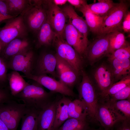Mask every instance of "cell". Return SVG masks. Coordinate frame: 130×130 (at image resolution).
<instances>
[{"label":"cell","mask_w":130,"mask_h":130,"mask_svg":"<svg viewBox=\"0 0 130 130\" xmlns=\"http://www.w3.org/2000/svg\"><path fill=\"white\" fill-rule=\"evenodd\" d=\"M33 81L13 97L17 101H22L29 109L41 110L56 98H53L54 93L48 92L42 85Z\"/></svg>","instance_id":"6da1fadb"},{"label":"cell","mask_w":130,"mask_h":130,"mask_svg":"<svg viewBox=\"0 0 130 130\" xmlns=\"http://www.w3.org/2000/svg\"><path fill=\"white\" fill-rule=\"evenodd\" d=\"M82 79L78 88L79 99L85 105L88 116L96 120L99 95L91 79L84 70L81 72Z\"/></svg>","instance_id":"7a4b0ae2"},{"label":"cell","mask_w":130,"mask_h":130,"mask_svg":"<svg viewBox=\"0 0 130 130\" xmlns=\"http://www.w3.org/2000/svg\"><path fill=\"white\" fill-rule=\"evenodd\" d=\"M15 99L0 105V118L9 130H17L23 117L30 110Z\"/></svg>","instance_id":"3957f363"},{"label":"cell","mask_w":130,"mask_h":130,"mask_svg":"<svg viewBox=\"0 0 130 130\" xmlns=\"http://www.w3.org/2000/svg\"><path fill=\"white\" fill-rule=\"evenodd\" d=\"M129 5L127 1L121 0L110 9L103 16L99 35L116 31L121 32L123 20Z\"/></svg>","instance_id":"277c9868"},{"label":"cell","mask_w":130,"mask_h":130,"mask_svg":"<svg viewBox=\"0 0 130 130\" xmlns=\"http://www.w3.org/2000/svg\"><path fill=\"white\" fill-rule=\"evenodd\" d=\"M53 44L56 49V54L68 63L79 75H81L84 70V59L63 37L57 34Z\"/></svg>","instance_id":"5b68a950"},{"label":"cell","mask_w":130,"mask_h":130,"mask_svg":"<svg viewBox=\"0 0 130 130\" xmlns=\"http://www.w3.org/2000/svg\"><path fill=\"white\" fill-rule=\"evenodd\" d=\"M127 119L106 99H99L96 115L98 121L104 130H110L119 123Z\"/></svg>","instance_id":"8992f818"},{"label":"cell","mask_w":130,"mask_h":130,"mask_svg":"<svg viewBox=\"0 0 130 130\" xmlns=\"http://www.w3.org/2000/svg\"><path fill=\"white\" fill-rule=\"evenodd\" d=\"M5 22V25L0 28V42L3 48L13 39L27 36L29 33L23 15L9 19Z\"/></svg>","instance_id":"52a82bcc"},{"label":"cell","mask_w":130,"mask_h":130,"mask_svg":"<svg viewBox=\"0 0 130 130\" xmlns=\"http://www.w3.org/2000/svg\"><path fill=\"white\" fill-rule=\"evenodd\" d=\"M23 17L29 32L37 33L47 19L46 9L43 0H32V6L23 15Z\"/></svg>","instance_id":"ba28073f"},{"label":"cell","mask_w":130,"mask_h":130,"mask_svg":"<svg viewBox=\"0 0 130 130\" xmlns=\"http://www.w3.org/2000/svg\"><path fill=\"white\" fill-rule=\"evenodd\" d=\"M37 56L33 49L16 55L7 61L8 69L31 74Z\"/></svg>","instance_id":"9c48e42d"},{"label":"cell","mask_w":130,"mask_h":130,"mask_svg":"<svg viewBox=\"0 0 130 130\" xmlns=\"http://www.w3.org/2000/svg\"><path fill=\"white\" fill-rule=\"evenodd\" d=\"M96 38L88 44L85 55L91 65H93L101 59L108 56V33L97 35Z\"/></svg>","instance_id":"30bf717a"},{"label":"cell","mask_w":130,"mask_h":130,"mask_svg":"<svg viewBox=\"0 0 130 130\" xmlns=\"http://www.w3.org/2000/svg\"><path fill=\"white\" fill-rule=\"evenodd\" d=\"M46 9L47 19L55 32L63 37L64 29L66 24V15L58 6L51 0H43Z\"/></svg>","instance_id":"8fae6325"},{"label":"cell","mask_w":130,"mask_h":130,"mask_svg":"<svg viewBox=\"0 0 130 130\" xmlns=\"http://www.w3.org/2000/svg\"><path fill=\"white\" fill-rule=\"evenodd\" d=\"M92 75L93 80L91 79L99 95L105 92L115 83L109 64H102L95 69Z\"/></svg>","instance_id":"7c38bea8"},{"label":"cell","mask_w":130,"mask_h":130,"mask_svg":"<svg viewBox=\"0 0 130 130\" xmlns=\"http://www.w3.org/2000/svg\"><path fill=\"white\" fill-rule=\"evenodd\" d=\"M22 76L24 78L30 79L39 83L48 89L52 93H58L63 96L72 97L75 96L72 90L60 80L57 81L46 75H36L30 74Z\"/></svg>","instance_id":"4fadbf2b"},{"label":"cell","mask_w":130,"mask_h":130,"mask_svg":"<svg viewBox=\"0 0 130 130\" xmlns=\"http://www.w3.org/2000/svg\"><path fill=\"white\" fill-rule=\"evenodd\" d=\"M63 38L83 58H85L86 51L88 44L83 35L74 27L69 21L66 24L63 32Z\"/></svg>","instance_id":"5bb4252c"},{"label":"cell","mask_w":130,"mask_h":130,"mask_svg":"<svg viewBox=\"0 0 130 130\" xmlns=\"http://www.w3.org/2000/svg\"><path fill=\"white\" fill-rule=\"evenodd\" d=\"M56 64L55 54L43 52L37 56L31 74L38 75L49 74L56 78L57 77L55 71Z\"/></svg>","instance_id":"9a60e30c"},{"label":"cell","mask_w":130,"mask_h":130,"mask_svg":"<svg viewBox=\"0 0 130 130\" xmlns=\"http://www.w3.org/2000/svg\"><path fill=\"white\" fill-rule=\"evenodd\" d=\"M33 49V42L28 36L12 40L3 48L0 55L7 61L12 57Z\"/></svg>","instance_id":"2e32d148"},{"label":"cell","mask_w":130,"mask_h":130,"mask_svg":"<svg viewBox=\"0 0 130 130\" xmlns=\"http://www.w3.org/2000/svg\"><path fill=\"white\" fill-rule=\"evenodd\" d=\"M56 74L59 80L72 90L77 83L79 75L66 61L55 54Z\"/></svg>","instance_id":"e0dca14e"},{"label":"cell","mask_w":130,"mask_h":130,"mask_svg":"<svg viewBox=\"0 0 130 130\" xmlns=\"http://www.w3.org/2000/svg\"><path fill=\"white\" fill-rule=\"evenodd\" d=\"M56 98L40 111L37 121V130H54L56 103Z\"/></svg>","instance_id":"ac0fdd59"},{"label":"cell","mask_w":130,"mask_h":130,"mask_svg":"<svg viewBox=\"0 0 130 130\" xmlns=\"http://www.w3.org/2000/svg\"><path fill=\"white\" fill-rule=\"evenodd\" d=\"M62 9L69 18V21L72 25L88 40L89 28L85 20L77 14L71 5L65 6Z\"/></svg>","instance_id":"d6986e66"},{"label":"cell","mask_w":130,"mask_h":130,"mask_svg":"<svg viewBox=\"0 0 130 130\" xmlns=\"http://www.w3.org/2000/svg\"><path fill=\"white\" fill-rule=\"evenodd\" d=\"M71 100L63 96L58 98L56 104L54 130H56L69 118V104Z\"/></svg>","instance_id":"ffe728a7"},{"label":"cell","mask_w":130,"mask_h":130,"mask_svg":"<svg viewBox=\"0 0 130 130\" xmlns=\"http://www.w3.org/2000/svg\"><path fill=\"white\" fill-rule=\"evenodd\" d=\"M37 48L48 46L53 44L57 34L52 30L47 20L43 24L37 33Z\"/></svg>","instance_id":"44dd1931"},{"label":"cell","mask_w":130,"mask_h":130,"mask_svg":"<svg viewBox=\"0 0 130 130\" xmlns=\"http://www.w3.org/2000/svg\"><path fill=\"white\" fill-rule=\"evenodd\" d=\"M115 83L130 75V59H114L109 60Z\"/></svg>","instance_id":"7402d4cb"},{"label":"cell","mask_w":130,"mask_h":130,"mask_svg":"<svg viewBox=\"0 0 130 130\" xmlns=\"http://www.w3.org/2000/svg\"><path fill=\"white\" fill-rule=\"evenodd\" d=\"M77 9L83 13L85 17V20L90 31L93 34L99 35L103 16H100L92 13L85 6Z\"/></svg>","instance_id":"603a6c76"},{"label":"cell","mask_w":130,"mask_h":130,"mask_svg":"<svg viewBox=\"0 0 130 130\" xmlns=\"http://www.w3.org/2000/svg\"><path fill=\"white\" fill-rule=\"evenodd\" d=\"M17 71H12L7 74L9 89L12 95L14 97L19 93L29 84Z\"/></svg>","instance_id":"cb8c5ba5"},{"label":"cell","mask_w":130,"mask_h":130,"mask_svg":"<svg viewBox=\"0 0 130 130\" xmlns=\"http://www.w3.org/2000/svg\"><path fill=\"white\" fill-rule=\"evenodd\" d=\"M69 118L80 120H87L88 116L87 109L84 103L80 99L71 100L68 106Z\"/></svg>","instance_id":"d4e9b609"},{"label":"cell","mask_w":130,"mask_h":130,"mask_svg":"<svg viewBox=\"0 0 130 130\" xmlns=\"http://www.w3.org/2000/svg\"><path fill=\"white\" fill-rule=\"evenodd\" d=\"M6 1L9 15L13 17L20 15H23L32 5V0H6Z\"/></svg>","instance_id":"484cf974"},{"label":"cell","mask_w":130,"mask_h":130,"mask_svg":"<svg viewBox=\"0 0 130 130\" xmlns=\"http://www.w3.org/2000/svg\"><path fill=\"white\" fill-rule=\"evenodd\" d=\"M117 3L111 0H98V2L85 6L91 13L100 16H104Z\"/></svg>","instance_id":"4316f807"},{"label":"cell","mask_w":130,"mask_h":130,"mask_svg":"<svg viewBox=\"0 0 130 130\" xmlns=\"http://www.w3.org/2000/svg\"><path fill=\"white\" fill-rule=\"evenodd\" d=\"M108 35L109 48L108 56L116 50L124 47L129 43L126 40L124 34L121 32L115 31L109 33Z\"/></svg>","instance_id":"83f0119b"},{"label":"cell","mask_w":130,"mask_h":130,"mask_svg":"<svg viewBox=\"0 0 130 130\" xmlns=\"http://www.w3.org/2000/svg\"><path fill=\"white\" fill-rule=\"evenodd\" d=\"M40 110L30 109L21 119L20 130H37L38 117Z\"/></svg>","instance_id":"f1b7e54d"},{"label":"cell","mask_w":130,"mask_h":130,"mask_svg":"<svg viewBox=\"0 0 130 130\" xmlns=\"http://www.w3.org/2000/svg\"><path fill=\"white\" fill-rule=\"evenodd\" d=\"M89 128L87 120L69 118L56 130H88Z\"/></svg>","instance_id":"f546056e"},{"label":"cell","mask_w":130,"mask_h":130,"mask_svg":"<svg viewBox=\"0 0 130 130\" xmlns=\"http://www.w3.org/2000/svg\"><path fill=\"white\" fill-rule=\"evenodd\" d=\"M130 85V75L114 83L104 93L99 95V98L106 99Z\"/></svg>","instance_id":"4dcf8cb0"},{"label":"cell","mask_w":130,"mask_h":130,"mask_svg":"<svg viewBox=\"0 0 130 130\" xmlns=\"http://www.w3.org/2000/svg\"><path fill=\"white\" fill-rule=\"evenodd\" d=\"M108 102L115 109L123 114L127 120L130 118V99L111 101L107 99Z\"/></svg>","instance_id":"1f68e13d"},{"label":"cell","mask_w":130,"mask_h":130,"mask_svg":"<svg viewBox=\"0 0 130 130\" xmlns=\"http://www.w3.org/2000/svg\"><path fill=\"white\" fill-rule=\"evenodd\" d=\"M7 61L0 55V87L9 88Z\"/></svg>","instance_id":"d6a6232c"},{"label":"cell","mask_w":130,"mask_h":130,"mask_svg":"<svg viewBox=\"0 0 130 130\" xmlns=\"http://www.w3.org/2000/svg\"><path fill=\"white\" fill-rule=\"evenodd\" d=\"M108 61L114 59H130V46L129 43L124 47L118 49L108 57Z\"/></svg>","instance_id":"836d02e7"},{"label":"cell","mask_w":130,"mask_h":130,"mask_svg":"<svg viewBox=\"0 0 130 130\" xmlns=\"http://www.w3.org/2000/svg\"><path fill=\"white\" fill-rule=\"evenodd\" d=\"M111 101L130 99V85L120 90L107 98Z\"/></svg>","instance_id":"e575fe53"},{"label":"cell","mask_w":130,"mask_h":130,"mask_svg":"<svg viewBox=\"0 0 130 130\" xmlns=\"http://www.w3.org/2000/svg\"><path fill=\"white\" fill-rule=\"evenodd\" d=\"M13 99L14 98L11 95L9 88L0 87V105Z\"/></svg>","instance_id":"d590c367"},{"label":"cell","mask_w":130,"mask_h":130,"mask_svg":"<svg viewBox=\"0 0 130 130\" xmlns=\"http://www.w3.org/2000/svg\"><path fill=\"white\" fill-rule=\"evenodd\" d=\"M122 30L125 32H130V12L128 10L126 12L122 23Z\"/></svg>","instance_id":"8d00e7d4"},{"label":"cell","mask_w":130,"mask_h":130,"mask_svg":"<svg viewBox=\"0 0 130 130\" xmlns=\"http://www.w3.org/2000/svg\"><path fill=\"white\" fill-rule=\"evenodd\" d=\"M0 14L5 16L12 17L9 15L8 6L6 0H0Z\"/></svg>","instance_id":"74e56055"},{"label":"cell","mask_w":130,"mask_h":130,"mask_svg":"<svg viewBox=\"0 0 130 130\" xmlns=\"http://www.w3.org/2000/svg\"><path fill=\"white\" fill-rule=\"evenodd\" d=\"M115 130H130V120L126 119L117 124Z\"/></svg>","instance_id":"f35d334b"},{"label":"cell","mask_w":130,"mask_h":130,"mask_svg":"<svg viewBox=\"0 0 130 130\" xmlns=\"http://www.w3.org/2000/svg\"><path fill=\"white\" fill-rule=\"evenodd\" d=\"M67 2L77 9L88 4L87 0H68Z\"/></svg>","instance_id":"ab89813d"},{"label":"cell","mask_w":130,"mask_h":130,"mask_svg":"<svg viewBox=\"0 0 130 130\" xmlns=\"http://www.w3.org/2000/svg\"><path fill=\"white\" fill-rule=\"evenodd\" d=\"M52 1L55 5L58 6L64 5L67 2V0H54Z\"/></svg>","instance_id":"60d3db41"},{"label":"cell","mask_w":130,"mask_h":130,"mask_svg":"<svg viewBox=\"0 0 130 130\" xmlns=\"http://www.w3.org/2000/svg\"><path fill=\"white\" fill-rule=\"evenodd\" d=\"M0 130H9L7 127L0 118Z\"/></svg>","instance_id":"b9f144b4"},{"label":"cell","mask_w":130,"mask_h":130,"mask_svg":"<svg viewBox=\"0 0 130 130\" xmlns=\"http://www.w3.org/2000/svg\"><path fill=\"white\" fill-rule=\"evenodd\" d=\"M11 16H3L0 14V22L3 21H6L7 20L14 17Z\"/></svg>","instance_id":"7bdbcfd3"},{"label":"cell","mask_w":130,"mask_h":130,"mask_svg":"<svg viewBox=\"0 0 130 130\" xmlns=\"http://www.w3.org/2000/svg\"><path fill=\"white\" fill-rule=\"evenodd\" d=\"M3 46L1 43L0 42V53L2 51V49H3Z\"/></svg>","instance_id":"ee69618b"},{"label":"cell","mask_w":130,"mask_h":130,"mask_svg":"<svg viewBox=\"0 0 130 130\" xmlns=\"http://www.w3.org/2000/svg\"><path fill=\"white\" fill-rule=\"evenodd\" d=\"M88 130H101V129H91L90 130L89 129V128L88 129Z\"/></svg>","instance_id":"f6af8a7d"}]
</instances>
